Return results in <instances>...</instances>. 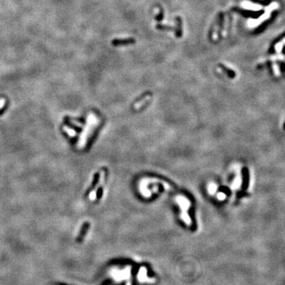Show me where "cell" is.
Here are the masks:
<instances>
[{
	"mask_svg": "<svg viewBox=\"0 0 285 285\" xmlns=\"http://www.w3.org/2000/svg\"><path fill=\"white\" fill-rule=\"evenodd\" d=\"M283 128H284V130H285V123H284V125H283Z\"/></svg>",
	"mask_w": 285,
	"mask_h": 285,
	"instance_id": "cell-12",
	"label": "cell"
},
{
	"mask_svg": "<svg viewBox=\"0 0 285 285\" xmlns=\"http://www.w3.org/2000/svg\"><path fill=\"white\" fill-rule=\"evenodd\" d=\"M88 225H89V224H88V223H85V224H84V225H83V227H82V229L81 232H80V235H79V238H78V240H79V239H81V238H82V237L83 236V235H84V234H85V232H86V230H87Z\"/></svg>",
	"mask_w": 285,
	"mask_h": 285,
	"instance_id": "cell-8",
	"label": "cell"
},
{
	"mask_svg": "<svg viewBox=\"0 0 285 285\" xmlns=\"http://www.w3.org/2000/svg\"><path fill=\"white\" fill-rule=\"evenodd\" d=\"M243 176H244V181H243V188H247L249 185V173L248 170L244 169L243 171Z\"/></svg>",
	"mask_w": 285,
	"mask_h": 285,
	"instance_id": "cell-4",
	"label": "cell"
},
{
	"mask_svg": "<svg viewBox=\"0 0 285 285\" xmlns=\"http://www.w3.org/2000/svg\"><path fill=\"white\" fill-rule=\"evenodd\" d=\"M274 68H275V72H276V75H278L280 74V72H279V71H278V68H277V67H276V65H275V66H274Z\"/></svg>",
	"mask_w": 285,
	"mask_h": 285,
	"instance_id": "cell-11",
	"label": "cell"
},
{
	"mask_svg": "<svg viewBox=\"0 0 285 285\" xmlns=\"http://www.w3.org/2000/svg\"><path fill=\"white\" fill-rule=\"evenodd\" d=\"M98 180H99V174H98V173H97V174H94V177H93V184H92L91 187H90V188L88 189V191H87L88 192H90V191L93 189V188H94V186H96V185H97V182H98Z\"/></svg>",
	"mask_w": 285,
	"mask_h": 285,
	"instance_id": "cell-5",
	"label": "cell"
},
{
	"mask_svg": "<svg viewBox=\"0 0 285 285\" xmlns=\"http://www.w3.org/2000/svg\"><path fill=\"white\" fill-rule=\"evenodd\" d=\"M219 30H218V36L220 38L221 37L222 30L223 28V14L222 13L219 14Z\"/></svg>",
	"mask_w": 285,
	"mask_h": 285,
	"instance_id": "cell-3",
	"label": "cell"
},
{
	"mask_svg": "<svg viewBox=\"0 0 285 285\" xmlns=\"http://www.w3.org/2000/svg\"><path fill=\"white\" fill-rule=\"evenodd\" d=\"M156 29H160V30H163V29H165V30H174V27L167 26V25H160V24H158V25H156Z\"/></svg>",
	"mask_w": 285,
	"mask_h": 285,
	"instance_id": "cell-6",
	"label": "cell"
},
{
	"mask_svg": "<svg viewBox=\"0 0 285 285\" xmlns=\"http://www.w3.org/2000/svg\"><path fill=\"white\" fill-rule=\"evenodd\" d=\"M159 9H160V14H159V15L156 17V20H157V21H162V20H163V16H164V13H163V8L159 6Z\"/></svg>",
	"mask_w": 285,
	"mask_h": 285,
	"instance_id": "cell-10",
	"label": "cell"
},
{
	"mask_svg": "<svg viewBox=\"0 0 285 285\" xmlns=\"http://www.w3.org/2000/svg\"><path fill=\"white\" fill-rule=\"evenodd\" d=\"M284 44H285V39H283V40L281 41V42L279 43V44H277V45H276V51H277L278 53H280L282 48H283V45H284Z\"/></svg>",
	"mask_w": 285,
	"mask_h": 285,
	"instance_id": "cell-9",
	"label": "cell"
},
{
	"mask_svg": "<svg viewBox=\"0 0 285 285\" xmlns=\"http://www.w3.org/2000/svg\"><path fill=\"white\" fill-rule=\"evenodd\" d=\"M136 42V40L134 38H127V39H114L112 41V45L114 46H120V45H129L134 44Z\"/></svg>",
	"mask_w": 285,
	"mask_h": 285,
	"instance_id": "cell-1",
	"label": "cell"
},
{
	"mask_svg": "<svg viewBox=\"0 0 285 285\" xmlns=\"http://www.w3.org/2000/svg\"><path fill=\"white\" fill-rule=\"evenodd\" d=\"M177 21V29L175 35L177 37H181L182 36V21L180 17H177L176 18Z\"/></svg>",
	"mask_w": 285,
	"mask_h": 285,
	"instance_id": "cell-2",
	"label": "cell"
},
{
	"mask_svg": "<svg viewBox=\"0 0 285 285\" xmlns=\"http://www.w3.org/2000/svg\"><path fill=\"white\" fill-rule=\"evenodd\" d=\"M219 66L220 67V68H222V69H223V71H224L225 72H227V74L229 75H230V77H234V75H235V73H234V72L233 71H230V69H227V68H226L225 66H223V64H219Z\"/></svg>",
	"mask_w": 285,
	"mask_h": 285,
	"instance_id": "cell-7",
	"label": "cell"
}]
</instances>
